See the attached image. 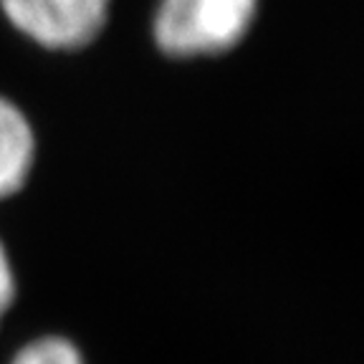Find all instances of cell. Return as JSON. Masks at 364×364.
Segmentation results:
<instances>
[{"label":"cell","instance_id":"obj_1","mask_svg":"<svg viewBox=\"0 0 364 364\" xmlns=\"http://www.w3.org/2000/svg\"><path fill=\"white\" fill-rule=\"evenodd\" d=\"M261 0H157L149 38L170 61H210L243 46Z\"/></svg>","mask_w":364,"mask_h":364},{"label":"cell","instance_id":"obj_2","mask_svg":"<svg viewBox=\"0 0 364 364\" xmlns=\"http://www.w3.org/2000/svg\"><path fill=\"white\" fill-rule=\"evenodd\" d=\"M114 0H0V16L21 38L48 53H79L102 38Z\"/></svg>","mask_w":364,"mask_h":364},{"label":"cell","instance_id":"obj_3","mask_svg":"<svg viewBox=\"0 0 364 364\" xmlns=\"http://www.w3.org/2000/svg\"><path fill=\"white\" fill-rule=\"evenodd\" d=\"M38 165V132L28 112L0 94V203L26 190Z\"/></svg>","mask_w":364,"mask_h":364},{"label":"cell","instance_id":"obj_4","mask_svg":"<svg viewBox=\"0 0 364 364\" xmlns=\"http://www.w3.org/2000/svg\"><path fill=\"white\" fill-rule=\"evenodd\" d=\"M6 364H89V359L76 339L48 331L23 341Z\"/></svg>","mask_w":364,"mask_h":364},{"label":"cell","instance_id":"obj_5","mask_svg":"<svg viewBox=\"0 0 364 364\" xmlns=\"http://www.w3.org/2000/svg\"><path fill=\"white\" fill-rule=\"evenodd\" d=\"M18 291H21V279H18L16 258H13L6 240L0 238V329L16 306Z\"/></svg>","mask_w":364,"mask_h":364}]
</instances>
